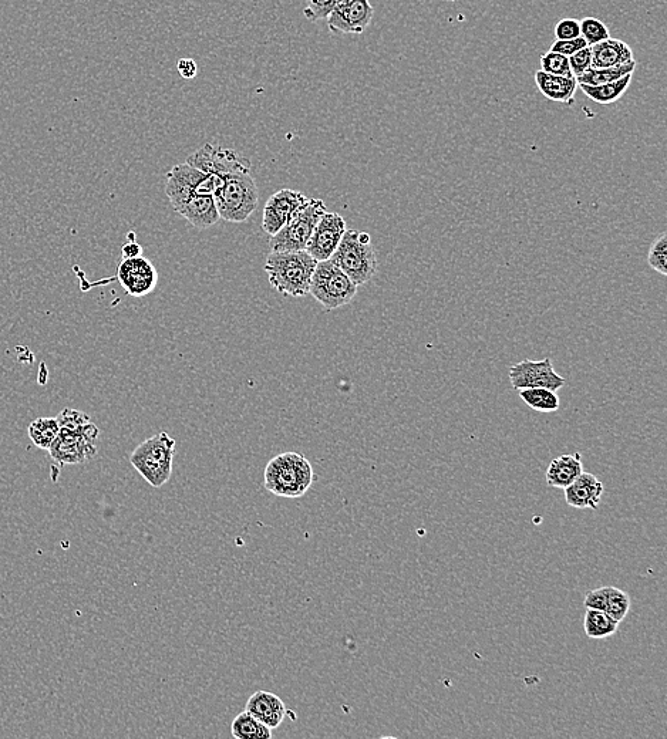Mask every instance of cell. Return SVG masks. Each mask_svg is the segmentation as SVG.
Returning <instances> with one entry per match:
<instances>
[{
    "instance_id": "obj_1",
    "label": "cell",
    "mask_w": 667,
    "mask_h": 739,
    "mask_svg": "<svg viewBox=\"0 0 667 739\" xmlns=\"http://www.w3.org/2000/svg\"><path fill=\"white\" fill-rule=\"evenodd\" d=\"M315 258L306 251L271 252L266 258L265 272L276 292L291 298H305L316 268Z\"/></svg>"
},
{
    "instance_id": "obj_2",
    "label": "cell",
    "mask_w": 667,
    "mask_h": 739,
    "mask_svg": "<svg viewBox=\"0 0 667 739\" xmlns=\"http://www.w3.org/2000/svg\"><path fill=\"white\" fill-rule=\"evenodd\" d=\"M220 218L234 224L247 221L259 202V190L252 170L221 175V182L212 194Z\"/></svg>"
},
{
    "instance_id": "obj_3",
    "label": "cell",
    "mask_w": 667,
    "mask_h": 739,
    "mask_svg": "<svg viewBox=\"0 0 667 739\" xmlns=\"http://www.w3.org/2000/svg\"><path fill=\"white\" fill-rule=\"evenodd\" d=\"M265 488L276 496L301 498L313 484L311 462L296 452L276 455L265 468Z\"/></svg>"
},
{
    "instance_id": "obj_4",
    "label": "cell",
    "mask_w": 667,
    "mask_h": 739,
    "mask_svg": "<svg viewBox=\"0 0 667 739\" xmlns=\"http://www.w3.org/2000/svg\"><path fill=\"white\" fill-rule=\"evenodd\" d=\"M329 261L349 276L359 288L373 279L377 271V258L372 245V236L367 232L346 229L340 244Z\"/></svg>"
},
{
    "instance_id": "obj_5",
    "label": "cell",
    "mask_w": 667,
    "mask_h": 739,
    "mask_svg": "<svg viewBox=\"0 0 667 739\" xmlns=\"http://www.w3.org/2000/svg\"><path fill=\"white\" fill-rule=\"evenodd\" d=\"M174 455V438L167 433H158L138 445L130 462L151 487L161 488L173 474Z\"/></svg>"
},
{
    "instance_id": "obj_6",
    "label": "cell",
    "mask_w": 667,
    "mask_h": 739,
    "mask_svg": "<svg viewBox=\"0 0 667 739\" xmlns=\"http://www.w3.org/2000/svg\"><path fill=\"white\" fill-rule=\"evenodd\" d=\"M328 212L322 199L309 198L269 241L271 252L306 251L319 219Z\"/></svg>"
},
{
    "instance_id": "obj_7",
    "label": "cell",
    "mask_w": 667,
    "mask_h": 739,
    "mask_svg": "<svg viewBox=\"0 0 667 739\" xmlns=\"http://www.w3.org/2000/svg\"><path fill=\"white\" fill-rule=\"evenodd\" d=\"M357 286L345 272L340 271L332 261L316 263L309 295L318 300L328 310L349 305L355 299Z\"/></svg>"
},
{
    "instance_id": "obj_8",
    "label": "cell",
    "mask_w": 667,
    "mask_h": 739,
    "mask_svg": "<svg viewBox=\"0 0 667 739\" xmlns=\"http://www.w3.org/2000/svg\"><path fill=\"white\" fill-rule=\"evenodd\" d=\"M99 435L100 430L92 421L80 430H60L49 448L50 457L59 465H79L92 460L97 454Z\"/></svg>"
},
{
    "instance_id": "obj_9",
    "label": "cell",
    "mask_w": 667,
    "mask_h": 739,
    "mask_svg": "<svg viewBox=\"0 0 667 739\" xmlns=\"http://www.w3.org/2000/svg\"><path fill=\"white\" fill-rule=\"evenodd\" d=\"M220 182L221 177L218 175L207 174L188 163L178 164L167 174L165 194L171 204H174L191 192L212 195Z\"/></svg>"
},
{
    "instance_id": "obj_10",
    "label": "cell",
    "mask_w": 667,
    "mask_h": 739,
    "mask_svg": "<svg viewBox=\"0 0 667 739\" xmlns=\"http://www.w3.org/2000/svg\"><path fill=\"white\" fill-rule=\"evenodd\" d=\"M187 163L207 174L221 175L231 174L235 171L252 170L251 161L242 157L238 151L231 148H222L214 144L202 145L200 150L195 151L188 157Z\"/></svg>"
},
{
    "instance_id": "obj_11",
    "label": "cell",
    "mask_w": 667,
    "mask_h": 739,
    "mask_svg": "<svg viewBox=\"0 0 667 739\" xmlns=\"http://www.w3.org/2000/svg\"><path fill=\"white\" fill-rule=\"evenodd\" d=\"M510 380L515 390L542 387L558 391L565 386L564 377L559 376L551 359L540 361L524 360L510 367Z\"/></svg>"
},
{
    "instance_id": "obj_12",
    "label": "cell",
    "mask_w": 667,
    "mask_h": 739,
    "mask_svg": "<svg viewBox=\"0 0 667 739\" xmlns=\"http://www.w3.org/2000/svg\"><path fill=\"white\" fill-rule=\"evenodd\" d=\"M375 9L369 0H342L328 16V28L332 33L362 35L372 22Z\"/></svg>"
},
{
    "instance_id": "obj_13",
    "label": "cell",
    "mask_w": 667,
    "mask_h": 739,
    "mask_svg": "<svg viewBox=\"0 0 667 739\" xmlns=\"http://www.w3.org/2000/svg\"><path fill=\"white\" fill-rule=\"evenodd\" d=\"M120 285L133 298H143L156 289L158 273L156 266L144 256L123 259L117 268Z\"/></svg>"
},
{
    "instance_id": "obj_14",
    "label": "cell",
    "mask_w": 667,
    "mask_h": 739,
    "mask_svg": "<svg viewBox=\"0 0 667 739\" xmlns=\"http://www.w3.org/2000/svg\"><path fill=\"white\" fill-rule=\"evenodd\" d=\"M346 229L348 228H346V221L343 217L336 212H325L306 245V252L311 253L318 262L329 261L330 256L338 248Z\"/></svg>"
},
{
    "instance_id": "obj_15",
    "label": "cell",
    "mask_w": 667,
    "mask_h": 739,
    "mask_svg": "<svg viewBox=\"0 0 667 739\" xmlns=\"http://www.w3.org/2000/svg\"><path fill=\"white\" fill-rule=\"evenodd\" d=\"M308 199L302 192L288 190V188L275 192L265 204L262 229L271 236L278 234L282 226L292 217L293 212L301 208Z\"/></svg>"
},
{
    "instance_id": "obj_16",
    "label": "cell",
    "mask_w": 667,
    "mask_h": 739,
    "mask_svg": "<svg viewBox=\"0 0 667 739\" xmlns=\"http://www.w3.org/2000/svg\"><path fill=\"white\" fill-rule=\"evenodd\" d=\"M173 208L197 229L211 228L221 219L214 197L210 194L191 192L187 197L175 202Z\"/></svg>"
},
{
    "instance_id": "obj_17",
    "label": "cell",
    "mask_w": 667,
    "mask_h": 739,
    "mask_svg": "<svg viewBox=\"0 0 667 739\" xmlns=\"http://www.w3.org/2000/svg\"><path fill=\"white\" fill-rule=\"evenodd\" d=\"M245 711L271 730L281 727L286 715H288V708H286L284 701L278 695L268 693V691H256L255 694H252L249 697Z\"/></svg>"
},
{
    "instance_id": "obj_18",
    "label": "cell",
    "mask_w": 667,
    "mask_h": 739,
    "mask_svg": "<svg viewBox=\"0 0 667 739\" xmlns=\"http://www.w3.org/2000/svg\"><path fill=\"white\" fill-rule=\"evenodd\" d=\"M564 491L565 501L572 508L596 511L604 495V484L594 474L582 472Z\"/></svg>"
},
{
    "instance_id": "obj_19",
    "label": "cell",
    "mask_w": 667,
    "mask_h": 739,
    "mask_svg": "<svg viewBox=\"0 0 667 739\" xmlns=\"http://www.w3.org/2000/svg\"><path fill=\"white\" fill-rule=\"evenodd\" d=\"M589 47L592 53L591 69H609V67L622 66V64L635 60L631 46L622 40L612 39V37Z\"/></svg>"
},
{
    "instance_id": "obj_20",
    "label": "cell",
    "mask_w": 667,
    "mask_h": 739,
    "mask_svg": "<svg viewBox=\"0 0 667 739\" xmlns=\"http://www.w3.org/2000/svg\"><path fill=\"white\" fill-rule=\"evenodd\" d=\"M535 83L542 96L555 103H571L574 100L578 82L574 76H554L538 70L535 73Z\"/></svg>"
},
{
    "instance_id": "obj_21",
    "label": "cell",
    "mask_w": 667,
    "mask_h": 739,
    "mask_svg": "<svg viewBox=\"0 0 667 739\" xmlns=\"http://www.w3.org/2000/svg\"><path fill=\"white\" fill-rule=\"evenodd\" d=\"M584 472L581 455L569 454L555 458L549 464L547 471V484L551 488L565 489Z\"/></svg>"
},
{
    "instance_id": "obj_22",
    "label": "cell",
    "mask_w": 667,
    "mask_h": 739,
    "mask_svg": "<svg viewBox=\"0 0 667 739\" xmlns=\"http://www.w3.org/2000/svg\"><path fill=\"white\" fill-rule=\"evenodd\" d=\"M633 74H626L622 79L615 82L601 84V86H586V84H578L588 99L598 104H612L622 99L623 94L631 86Z\"/></svg>"
},
{
    "instance_id": "obj_23",
    "label": "cell",
    "mask_w": 667,
    "mask_h": 739,
    "mask_svg": "<svg viewBox=\"0 0 667 739\" xmlns=\"http://www.w3.org/2000/svg\"><path fill=\"white\" fill-rule=\"evenodd\" d=\"M619 623L612 620L604 610L586 609L584 629L588 639H606L618 631Z\"/></svg>"
},
{
    "instance_id": "obj_24",
    "label": "cell",
    "mask_w": 667,
    "mask_h": 739,
    "mask_svg": "<svg viewBox=\"0 0 667 739\" xmlns=\"http://www.w3.org/2000/svg\"><path fill=\"white\" fill-rule=\"evenodd\" d=\"M636 60L622 64L618 67H609V69H589L581 76L575 77L578 84H586V86H601V84L615 82L622 79L626 74L635 73Z\"/></svg>"
},
{
    "instance_id": "obj_25",
    "label": "cell",
    "mask_w": 667,
    "mask_h": 739,
    "mask_svg": "<svg viewBox=\"0 0 667 739\" xmlns=\"http://www.w3.org/2000/svg\"><path fill=\"white\" fill-rule=\"evenodd\" d=\"M518 391H520L522 401L532 410L540 411V413H554L561 406L557 391L542 387L522 388Z\"/></svg>"
},
{
    "instance_id": "obj_26",
    "label": "cell",
    "mask_w": 667,
    "mask_h": 739,
    "mask_svg": "<svg viewBox=\"0 0 667 739\" xmlns=\"http://www.w3.org/2000/svg\"><path fill=\"white\" fill-rule=\"evenodd\" d=\"M232 737L237 739H269L272 738L271 728L266 727L252 717L249 712L244 711L235 717L231 725Z\"/></svg>"
},
{
    "instance_id": "obj_27",
    "label": "cell",
    "mask_w": 667,
    "mask_h": 739,
    "mask_svg": "<svg viewBox=\"0 0 667 739\" xmlns=\"http://www.w3.org/2000/svg\"><path fill=\"white\" fill-rule=\"evenodd\" d=\"M59 431L60 428L56 418L43 417L30 423L28 434L33 445H36L40 450L49 451L57 435H59Z\"/></svg>"
},
{
    "instance_id": "obj_28",
    "label": "cell",
    "mask_w": 667,
    "mask_h": 739,
    "mask_svg": "<svg viewBox=\"0 0 667 739\" xmlns=\"http://www.w3.org/2000/svg\"><path fill=\"white\" fill-rule=\"evenodd\" d=\"M631 609V597L628 593L623 592L621 589L616 587H609L608 602H606L605 612L615 620L616 623H622L625 620L626 614Z\"/></svg>"
},
{
    "instance_id": "obj_29",
    "label": "cell",
    "mask_w": 667,
    "mask_h": 739,
    "mask_svg": "<svg viewBox=\"0 0 667 739\" xmlns=\"http://www.w3.org/2000/svg\"><path fill=\"white\" fill-rule=\"evenodd\" d=\"M579 26H581V36L584 37L588 46H594L611 37L605 23L599 19L585 18L579 22Z\"/></svg>"
},
{
    "instance_id": "obj_30",
    "label": "cell",
    "mask_w": 667,
    "mask_h": 739,
    "mask_svg": "<svg viewBox=\"0 0 667 739\" xmlns=\"http://www.w3.org/2000/svg\"><path fill=\"white\" fill-rule=\"evenodd\" d=\"M540 70L548 74H554V76H572L568 57L559 55V53L551 52V50L541 56Z\"/></svg>"
},
{
    "instance_id": "obj_31",
    "label": "cell",
    "mask_w": 667,
    "mask_h": 739,
    "mask_svg": "<svg viewBox=\"0 0 667 739\" xmlns=\"http://www.w3.org/2000/svg\"><path fill=\"white\" fill-rule=\"evenodd\" d=\"M648 262L653 271L660 275H667V235L662 234L650 246Z\"/></svg>"
},
{
    "instance_id": "obj_32",
    "label": "cell",
    "mask_w": 667,
    "mask_h": 739,
    "mask_svg": "<svg viewBox=\"0 0 667 739\" xmlns=\"http://www.w3.org/2000/svg\"><path fill=\"white\" fill-rule=\"evenodd\" d=\"M306 8L303 15L309 22H318V20L328 19L332 10L339 5L342 0H305Z\"/></svg>"
},
{
    "instance_id": "obj_33",
    "label": "cell",
    "mask_w": 667,
    "mask_h": 739,
    "mask_svg": "<svg viewBox=\"0 0 667 739\" xmlns=\"http://www.w3.org/2000/svg\"><path fill=\"white\" fill-rule=\"evenodd\" d=\"M60 430L76 431L89 424L90 417L83 411L73 410V408H64L62 413L56 417Z\"/></svg>"
},
{
    "instance_id": "obj_34",
    "label": "cell",
    "mask_w": 667,
    "mask_h": 739,
    "mask_svg": "<svg viewBox=\"0 0 667 739\" xmlns=\"http://www.w3.org/2000/svg\"><path fill=\"white\" fill-rule=\"evenodd\" d=\"M569 66H571L572 76L578 77L584 74L586 70L591 69L592 66V53L591 47L586 46L584 49L576 52L575 55L568 57Z\"/></svg>"
},
{
    "instance_id": "obj_35",
    "label": "cell",
    "mask_w": 667,
    "mask_h": 739,
    "mask_svg": "<svg viewBox=\"0 0 667 739\" xmlns=\"http://www.w3.org/2000/svg\"><path fill=\"white\" fill-rule=\"evenodd\" d=\"M585 39L582 36L576 37L571 40H555L551 46V52L559 53V55L571 57L575 55L579 50L586 47Z\"/></svg>"
},
{
    "instance_id": "obj_36",
    "label": "cell",
    "mask_w": 667,
    "mask_h": 739,
    "mask_svg": "<svg viewBox=\"0 0 667 739\" xmlns=\"http://www.w3.org/2000/svg\"><path fill=\"white\" fill-rule=\"evenodd\" d=\"M555 36H557V40H571L581 36V26H579V20H559L557 26H555Z\"/></svg>"
},
{
    "instance_id": "obj_37",
    "label": "cell",
    "mask_w": 667,
    "mask_h": 739,
    "mask_svg": "<svg viewBox=\"0 0 667 739\" xmlns=\"http://www.w3.org/2000/svg\"><path fill=\"white\" fill-rule=\"evenodd\" d=\"M608 587H601V589L592 590L588 595L585 596L584 604L586 609L604 610L606 609V602H608Z\"/></svg>"
},
{
    "instance_id": "obj_38",
    "label": "cell",
    "mask_w": 667,
    "mask_h": 739,
    "mask_svg": "<svg viewBox=\"0 0 667 739\" xmlns=\"http://www.w3.org/2000/svg\"><path fill=\"white\" fill-rule=\"evenodd\" d=\"M177 69L178 73H180L181 77L185 80H192L194 77H197L198 74L197 63L190 59V57H183V59L178 62Z\"/></svg>"
},
{
    "instance_id": "obj_39",
    "label": "cell",
    "mask_w": 667,
    "mask_h": 739,
    "mask_svg": "<svg viewBox=\"0 0 667 739\" xmlns=\"http://www.w3.org/2000/svg\"><path fill=\"white\" fill-rule=\"evenodd\" d=\"M138 256H143V246L137 244L136 241L127 242L121 249V258L123 259H133L138 258Z\"/></svg>"
},
{
    "instance_id": "obj_40",
    "label": "cell",
    "mask_w": 667,
    "mask_h": 739,
    "mask_svg": "<svg viewBox=\"0 0 667 739\" xmlns=\"http://www.w3.org/2000/svg\"><path fill=\"white\" fill-rule=\"evenodd\" d=\"M446 2H457V0H446Z\"/></svg>"
}]
</instances>
